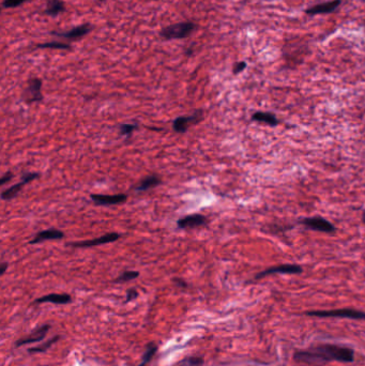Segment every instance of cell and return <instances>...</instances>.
<instances>
[{
  "instance_id": "6da1fadb",
  "label": "cell",
  "mask_w": 365,
  "mask_h": 366,
  "mask_svg": "<svg viewBox=\"0 0 365 366\" xmlns=\"http://www.w3.org/2000/svg\"><path fill=\"white\" fill-rule=\"evenodd\" d=\"M293 359L295 362L316 366L324 365L331 361L351 363L355 361V351L344 346L319 344L304 350H296L293 354Z\"/></svg>"
},
{
  "instance_id": "7a4b0ae2",
  "label": "cell",
  "mask_w": 365,
  "mask_h": 366,
  "mask_svg": "<svg viewBox=\"0 0 365 366\" xmlns=\"http://www.w3.org/2000/svg\"><path fill=\"white\" fill-rule=\"evenodd\" d=\"M197 29V24L191 20H185L166 26L159 31V37L164 40H182L189 38Z\"/></svg>"
},
{
  "instance_id": "3957f363",
  "label": "cell",
  "mask_w": 365,
  "mask_h": 366,
  "mask_svg": "<svg viewBox=\"0 0 365 366\" xmlns=\"http://www.w3.org/2000/svg\"><path fill=\"white\" fill-rule=\"evenodd\" d=\"M307 316L321 317V318H348L355 320H365V313L351 308H340V310H331V311H311L306 313Z\"/></svg>"
},
{
  "instance_id": "277c9868",
  "label": "cell",
  "mask_w": 365,
  "mask_h": 366,
  "mask_svg": "<svg viewBox=\"0 0 365 366\" xmlns=\"http://www.w3.org/2000/svg\"><path fill=\"white\" fill-rule=\"evenodd\" d=\"M93 29H94V27H93V25L90 24V22H85V24L73 27L70 30H64V31L54 30V31H51L50 34H51V36H54V37H57V38L65 39L67 41H77V40H81L82 38L86 37L88 33H90L91 31H93Z\"/></svg>"
},
{
  "instance_id": "5b68a950",
  "label": "cell",
  "mask_w": 365,
  "mask_h": 366,
  "mask_svg": "<svg viewBox=\"0 0 365 366\" xmlns=\"http://www.w3.org/2000/svg\"><path fill=\"white\" fill-rule=\"evenodd\" d=\"M299 223L302 224L304 227L309 228V230L322 232V233H326V234H333L336 231L335 226L332 223L324 219V217H322V216L304 217V219L299 221Z\"/></svg>"
},
{
  "instance_id": "8992f818",
  "label": "cell",
  "mask_w": 365,
  "mask_h": 366,
  "mask_svg": "<svg viewBox=\"0 0 365 366\" xmlns=\"http://www.w3.org/2000/svg\"><path fill=\"white\" fill-rule=\"evenodd\" d=\"M42 81L38 77L30 78L28 81L27 87L22 91V100H24L28 104L31 103L41 102L43 100L42 95Z\"/></svg>"
},
{
  "instance_id": "52a82bcc",
  "label": "cell",
  "mask_w": 365,
  "mask_h": 366,
  "mask_svg": "<svg viewBox=\"0 0 365 366\" xmlns=\"http://www.w3.org/2000/svg\"><path fill=\"white\" fill-rule=\"evenodd\" d=\"M203 118V112L201 109L195 110L191 116H181L174 120L173 129L177 133H186L188 129L193 124L199 123Z\"/></svg>"
},
{
  "instance_id": "ba28073f",
  "label": "cell",
  "mask_w": 365,
  "mask_h": 366,
  "mask_svg": "<svg viewBox=\"0 0 365 366\" xmlns=\"http://www.w3.org/2000/svg\"><path fill=\"white\" fill-rule=\"evenodd\" d=\"M120 237H121V235L118 233H108V234H105L97 239L85 240V241H78V242H71V243H69V245L72 247H93V246H98V245H102V244L115 242Z\"/></svg>"
},
{
  "instance_id": "9c48e42d",
  "label": "cell",
  "mask_w": 365,
  "mask_h": 366,
  "mask_svg": "<svg viewBox=\"0 0 365 366\" xmlns=\"http://www.w3.org/2000/svg\"><path fill=\"white\" fill-rule=\"evenodd\" d=\"M303 272V269L301 266L299 265H280V266H275V267H270L264 271H261L259 273H257L255 276V280H260L264 279L268 276H271V274H277V273H283V274H300Z\"/></svg>"
},
{
  "instance_id": "30bf717a",
  "label": "cell",
  "mask_w": 365,
  "mask_h": 366,
  "mask_svg": "<svg viewBox=\"0 0 365 366\" xmlns=\"http://www.w3.org/2000/svg\"><path fill=\"white\" fill-rule=\"evenodd\" d=\"M341 0H332V2H326L323 4H318L310 7L305 10V14L310 16H315L319 14H331L340 7Z\"/></svg>"
},
{
  "instance_id": "8fae6325",
  "label": "cell",
  "mask_w": 365,
  "mask_h": 366,
  "mask_svg": "<svg viewBox=\"0 0 365 366\" xmlns=\"http://www.w3.org/2000/svg\"><path fill=\"white\" fill-rule=\"evenodd\" d=\"M39 177H40L39 173H27V174H25L24 176H22L21 181L19 183H16L15 186L5 190L2 193V199L3 200H11L12 198L16 197L17 194L20 192L22 187H24L25 185H27L28 182L35 180V179H37Z\"/></svg>"
},
{
  "instance_id": "7c38bea8",
  "label": "cell",
  "mask_w": 365,
  "mask_h": 366,
  "mask_svg": "<svg viewBox=\"0 0 365 366\" xmlns=\"http://www.w3.org/2000/svg\"><path fill=\"white\" fill-rule=\"evenodd\" d=\"M208 220L206 216L201 214H191L187 215L182 219L177 221V226L180 230H192V228H197L200 226L207 225Z\"/></svg>"
},
{
  "instance_id": "4fadbf2b",
  "label": "cell",
  "mask_w": 365,
  "mask_h": 366,
  "mask_svg": "<svg viewBox=\"0 0 365 366\" xmlns=\"http://www.w3.org/2000/svg\"><path fill=\"white\" fill-rule=\"evenodd\" d=\"M90 198L98 205H111L125 202L128 199V196L125 195V194H117V195H99V194H91Z\"/></svg>"
},
{
  "instance_id": "5bb4252c",
  "label": "cell",
  "mask_w": 365,
  "mask_h": 366,
  "mask_svg": "<svg viewBox=\"0 0 365 366\" xmlns=\"http://www.w3.org/2000/svg\"><path fill=\"white\" fill-rule=\"evenodd\" d=\"M63 237H64L63 232L52 228V230H47L38 233L37 236L29 242V244H38L44 241H48V240H60Z\"/></svg>"
},
{
  "instance_id": "9a60e30c",
  "label": "cell",
  "mask_w": 365,
  "mask_h": 366,
  "mask_svg": "<svg viewBox=\"0 0 365 366\" xmlns=\"http://www.w3.org/2000/svg\"><path fill=\"white\" fill-rule=\"evenodd\" d=\"M71 295L66 293H51L44 295L36 300L37 303H54V304H67L71 302Z\"/></svg>"
},
{
  "instance_id": "2e32d148",
  "label": "cell",
  "mask_w": 365,
  "mask_h": 366,
  "mask_svg": "<svg viewBox=\"0 0 365 366\" xmlns=\"http://www.w3.org/2000/svg\"><path fill=\"white\" fill-rule=\"evenodd\" d=\"M64 11L65 6L62 0H47V7L44 10V13L47 15L56 17L63 13Z\"/></svg>"
},
{
  "instance_id": "e0dca14e",
  "label": "cell",
  "mask_w": 365,
  "mask_h": 366,
  "mask_svg": "<svg viewBox=\"0 0 365 366\" xmlns=\"http://www.w3.org/2000/svg\"><path fill=\"white\" fill-rule=\"evenodd\" d=\"M49 330H50V326H43V327L39 328L29 337L17 340L16 341V346H22V345H26V344H31V342H38V341L43 340V338L47 336V333H48Z\"/></svg>"
},
{
  "instance_id": "ac0fdd59",
  "label": "cell",
  "mask_w": 365,
  "mask_h": 366,
  "mask_svg": "<svg viewBox=\"0 0 365 366\" xmlns=\"http://www.w3.org/2000/svg\"><path fill=\"white\" fill-rule=\"evenodd\" d=\"M252 120L253 121H257V122H262L266 123L268 125H271V127H277L279 124V119L278 117L272 112H267V111H256L252 115Z\"/></svg>"
},
{
  "instance_id": "d6986e66",
  "label": "cell",
  "mask_w": 365,
  "mask_h": 366,
  "mask_svg": "<svg viewBox=\"0 0 365 366\" xmlns=\"http://www.w3.org/2000/svg\"><path fill=\"white\" fill-rule=\"evenodd\" d=\"M161 183H162V179L159 178L157 175H150V176L145 177L139 183V186L135 188V190L138 192H145V191H148L152 188L159 186Z\"/></svg>"
},
{
  "instance_id": "ffe728a7",
  "label": "cell",
  "mask_w": 365,
  "mask_h": 366,
  "mask_svg": "<svg viewBox=\"0 0 365 366\" xmlns=\"http://www.w3.org/2000/svg\"><path fill=\"white\" fill-rule=\"evenodd\" d=\"M37 49H50V50H64V51H69L72 49L71 44L65 43V42H60V41H49L45 43H39L37 44Z\"/></svg>"
},
{
  "instance_id": "44dd1931",
  "label": "cell",
  "mask_w": 365,
  "mask_h": 366,
  "mask_svg": "<svg viewBox=\"0 0 365 366\" xmlns=\"http://www.w3.org/2000/svg\"><path fill=\"white\" fill-rule=\"evenodd\" d=\"M156 349H157V347H156V345L154 344V342H149V344L147 345L146 351H145L144 356H143V361L139 366H146L148 363H149L151 361L152 357L155 354Z\"/></svg>"
},
{
  "instance_id": "7402d4cb",
  "label": "cell",
  "mask_w": 365,
  "mask_h": 366,
  "mask_svg": "<svg viewBox=\"0 0 365 366\" xmlns=\"http://www.w3.org/2000/svg\"><path fill=\"white\" fill-rule=\"evenodd\" d=\"M139 277H140V272H138V271H125L113 282H115V283H124V282H129V281L138 279Z\"/></svg>"
},
{
  "instance_id": "603a6c76",
  "label": "cell",
  "mask_w": 365,
  "mask_h": 366,
  "mask_svg": "<svg viewBox=\"0 0 365 366\" xmlns=\"http://www.w3.org/2000/svg\"><path fill=\"white\" fill-rule=\"evenodd\" d=\"M136 129H139V124H132V123H123L119 128L120 134L127 137V139H130L131 135Z\"/></svg>"
},
{
  "instance_id": "cb8c5ba5",
  "label": "cell",
  "mask_w": 365,
  "mask_h": 366,
  "mask_svg": "<svg viewBox=\"0 0 365 366\" xmlns=\"http://www.w3.org/2000/svg\"><path fill=\"white\" fill-rule=\"evenodd\" d=\"M56 340H58V336H56V337H54L53 339H50V340H48V341L43 342L42 345H40V346H38V347L30 348V349H29V352H31V353H37V352H43V351H47V350H48V349H49L52 345H54V344H55Z\"/></svg>"
},
{
  "instance_id": "d4e9b609",
  "label": "cell",
  "mask_w": 365,
  "mask_h": 366,
  "mask_svg": "<svg viewBox=\"0 0 365 366\" xmlns=\"http://www.w3.org/2000/svg\"><path fill=\"white\" fill-rule=\"evenodd\" d=\"M203 363L201 358H187L182 360L178 366H201Z\"/></svg>"
},
{
  "instance_id": "484cf974",
  "label": "cell",
  "mask_w": 365,
  "mask_h": 366,
  "mask_svg": "<svg viewBox=\"0 0 365 366\" xmlns=\"http://www.w3.org/2000/svg\"><path fill=\"white\" fill-rule=\"evenodd\" d=\"M27 2H29V0H4L3 7L4 9H14L24 5Z\"/></svg>"
},
{
  "instance_id": "4316f807",
  "label": "cell",
  "mask_w": 365,
  "mask_h": 366,
  "mask_svg": "<svg viewBox=\"0 0 365 366\" xmlns=\"http://www.w3.org/2000/svg\"><path fill=\"white\" fill-rule=\"evenodd\" d=\"M246 65H247V64H246L245 61H239V62H237V63L234 65L233 73H234L235 75H237V74H239V73H241L242 71L245 70Z\"/></svg>"
},
{
  "instance_id": "83f0119b",
  "label": "cell",
  "mask_w": 365,
  "mask_h": 366,
  "mask_svg": "<svg viewBox=\"0 0 365 366\" xmlns=\"http://www.w3.org/2000/svg\"><path fill=\"white\" fill-rule=\"evenodd\" d=\"M13 178V173L12 171H7V173H5L2 177V179H0V185L2 186H5L6 183H9L11 180H12Z\"/></svg>"
},
{
  "instance_id": "f1b7e54d",
  "label": "cell",
  "mask_w": 365,
  "mask_h": 366,
  "mask_svg": "<svg viewBox=\"0 0 365 366\" xmlns=\"http://www.w3.org/2000/svg\"><path fill=\"white\" fill-rule=\"evenodd\" d=\"M138 295H139V292L136 291L135 289H133V288L129 289L128 292H127V301L129 302V301H132V300L136 299V298H138Z\"/></svg>"
},
{
  "instance_id": "f546056e",
  "label": "cell",
  "mask_w": 365,
  "mask_h": 366,
  "mask_svg": "<svg viewBox=\"0 0 365 366\" xmlns=\"http://www.w3.org/2000/svg\"><path fill=\"white\" fill-rule=\"evenodd\" d=\"M174 282L179 286V287H182V288H186L187 286H188V284H187L184 280L180 279V278H175V279H174Z\"/></svg>"
},
{
  "instance_id": "4dcf8cb0",
  "label": "cell",
  "mask_w": 365,
  "mask_h": 366,
  "mask_svg": "<svg viewBox=\"0 0 365 366\" xmlns=\"http://www.w3.org/2000/svg\"><path fill=\"white\" fill-rule=\"evenodd\" d=\"M7 268H8V264H7V262H3L2 266H0V274H2V276H4L6 270H7Z\"/></svg>"
},
{
  "instance_id": "1f68e13d",
  "label": "cell",
  "mask_w": 365,
  "mask_h": 366,
  "mask_svg": "<svg viewBox=\"0 0 365 366\" xmlns=\"http://www.w3.org/2000/svg\"><path fill=\"white\" fill-rule=\"evenodd\" d=\"M193 53H194V45H191L190 48H188V49L186 50V55L190 57V56H192Z\"/></svg>"
},
{
  "instance_id": "d6a6232c",
  "label": "cell",
  "mask_w": 365,
  "mask_h": 366,
  "mask_svg": "<svg viewBox=\"0 0 365 366\" xmlns=\"http://www.w3.org/2000/svg\"><path fill=\"white\" fill-rule=\"evenodd\" d=\"M363 222L365 223V211L363 212Z\"/></svg>"
},
{
  "instance_id": "836d02e7",
  "label": "cell",
  "mask_w": 365,
  "mask_h": 366,
  "mask_svg": "<svg viewBox=\"0 0 365 366\" xmlns=\"http://www.w3.org/2000/svg\"><path fill=\"white\" fill-rule=\"evenodd\" d=\"M98 2H100V3H103V2H105V0H98Z\"/></svg>"
}]
</instances>
